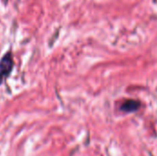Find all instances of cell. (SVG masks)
I'll return each mask as SVG.
<instances>
[{
  "label": "cell",
  "instance_id": "1",
  "mask_svg": "<svg viewBox=\"0 0 157 156\" xmlns=\"http://www.w3.org/2000/svg\"><path fill=\"white\" fill-rule=\"evenodd\" d=\"M14 68V59L10 51L4 54L0 59V85H2L11 74Z\"/></svg>",
  "mask_w": 157,
  "mask_h": 156
},
{
  "label": "cell",
  "instance_id": "2",
  "mask_svg": "<svg viewBox=\"0 0 157 156\" xmlns=\"http://www.w3.org/2000/svg\"><path fill=\"white\" fill-rule=\"evenodd\" d=\"M141 107V103L138 100L129 99L122 103L121 106V109L124 112H134L137 111Z\"/></svg>",
  "mask_w": 157,
  "mask_h": 156
}]
</instances>
